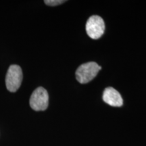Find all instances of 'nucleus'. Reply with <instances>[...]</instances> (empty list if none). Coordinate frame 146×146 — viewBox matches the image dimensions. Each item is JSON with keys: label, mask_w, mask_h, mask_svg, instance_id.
<instances>
[{"label": "nucleus", "mask_w": 146, "mask_h": 146, "mask_svg": "<svg viewBox=\"0 0 146 146\" xmlns=\"http://www.w3.org/2000/svg\"><path fill=\"white\" fill-rule=\"evenodd\" d=\"M101 68L102 67L94 62L83 64L76 71V80L81 84L89 83L96 77Z\"/></svg>", "instance_id": "1"}, {"label": "nucleus", "mask_w": 146, "mask_h": 146, "mask_svg": "<svg viewBox=\"0 0 146 146\" xmlns=\"http://www.w3.org/2000/svg\"><path fill=\"white\" fill-rule=\"evenodd\" d=\"M23 81V71L18 65H11L5 76V85L8 91L15 92Z\"/></svg>", "instance_id": "2"}, {"label": "nucleus", "mask_w": 146, "mask_h": 146, "mask_svg": "<svg viewBox=\"0 0 146 146\" xmlns=\"http://www.w3.org/2000/svg\"><path fill=\"white\" fill-rule=\"evenodd\" d=\"M65 1L64 0H45L44 2L45 4L50 5V6H56V5L62 4Z\"/></svg>", "instance_id": "6"}, {"label": "nucleus", "mask_w": 146, "mask_h": 146, "mask_svg": "<svg viewBox=\"0 0 146 146\" xmlns=\"http://www.w3.org/2000/svg\"><path fill=\"white\" fill-rule=\"evenodd\" d=\"M103 100L105 103L113 107H120L123 104V100L120 93L113 87H107L103 93Z\"/></svg>", "instance_id": "5"}, {"label": "nucleus", "mask_w": 146, "mask_h": 146, "mask_svg": "<svg viewBox=\"0 0 146 146\" xmlns=\"http://www.w3.org/2000/svg\"><path fill=\"white\" fill-rule=\"evenodd\" d=\"M104 22L100 16L94 15L89 18L86 23V31L89 37L98 39L104 33Z\"/></svg>", "instance_id": "4"}, {"label": "nucleus", "mask_w": 146, "mask_h": 146, "mask_svg": "<svg viewBox=\"0 0 146 146\" xmlns=\"http://www.w3.org/2000/svg\"><path fill=\"white\" fill-rule=\"evenodd\" d=\"M30 106L35 111L45 110L49 104V95L46 89L43 87H38L31 96Z\"/></svg>", "instance_id": "3"}]
</instances>
